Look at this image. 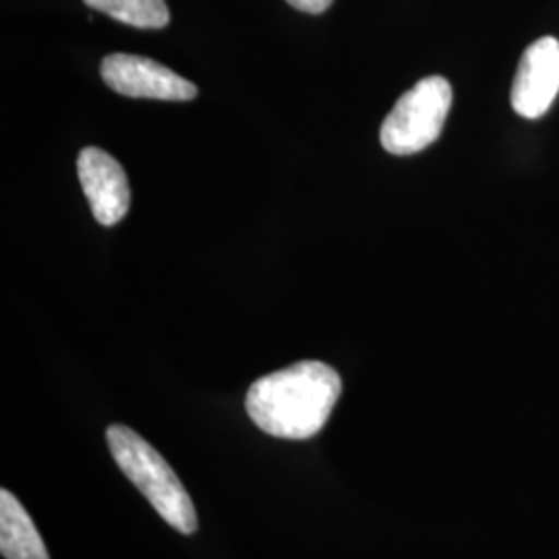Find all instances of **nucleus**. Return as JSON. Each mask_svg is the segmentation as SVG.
<instances>
[{
	"instance_id": "nucleus-1",
	"label": "nucleus",
	"mask_w": 559,
	"mask_h": 559,
	"mask_svg": "<svg viewBox=\"0 0 559 559\" xmlns=\"http://www.w3.org/2000/svg\"><path fill=\"white\" fill-rule=\"evenodd\" d=\"M342 394L336 369L321 360H300L255 381L245 408L261 431L280 440H309L330 419Z\"/></svg>"
},
{
	"instance_id": "nucleus-2",
	"label": "nucleus",
	"mask_w": 559,
	"mask_h": 559,
	"mask_svg": "<svg viewBox=\"0 0 559 559\" xmlns=\"http://www.w3.org/2000/svg\"><path fill=\"white\" fill-rule=\"evenodd\" d=\"M106 440L124 477L140 489L162 519L182 535H193L200 526L195 506L160 452L124 425H110Z\"/></svg>"
},
{
	"instance_id": "nucleus-3",
	"label": "nucleus",
	"mask_w": 559,
	"mask_h": 559,
	"mask_svg": "<svg viewBox=\"0 0 559 559\" xmlns=\"http://www.w3.org/2000/svg\"><path fill=\"white\" fill-rule=\"evenodd\" d=\"M452 106V85L440 75L420 80L402 94L381 124L380 140L394 156H413L429 147L443 131Z\"/></svg>"
},
{
	"instance_id": "nucleus-4",
	"label": "nucleus",
	"mask_w": 559,
	"mask_h": 559,
	"mask_svg": "<svg viewBox=\"0 0 559 559\" xmlns=\"http://www.w3.org/2000/svg\"><path fill=\"white\" fill-rule=\"evenodd\" d=\"M102 80L127 98L187 102L198 96V87L156 60L135 55H110L102 60Z\"/></svg>"
},
{
	"instance_id": "nucleus-5",
	"label": "nucleus",
	"mask_w": 559,
	"mask_h": 559,
	"mask_svg": "<svg viewBox=\"0 0 559 559\" xmlns=\"http://www.w3.org/2000/svg\"><path fill=\"white\" fill-rule=\"evenodd\" d=\"M559 94V40L547 36L533 41L512 83V108L524 119H540Z\"/></svg>"
},
{
	"instance_id": "nucleus-6",
	"label": "nucleus",
	"mask_w": 559,
	"mask_h": 559,
	"mask_svg": "<svg viewBox=\"0 0 559 559\" xmlns=\"http://www.w3.org/2000/svg\"><path fill=\"white\" fill-rule=\"evenodd\" d=\"M78 173L96 221L104 226L119 224L131 205L129 180L119 162L98 147H85L78 158Z\"/></svg>"
},
{
	"instance_id": "nucleus-7",
	"label": "nucleus",
	"mask_w": 559,
	"mask_h": 559,
	"mask_svg": "<svg viewBox=\"0 0 559 559\" xmlns=\"http://www.w3.org/2000/svg\"><path fill=\"white\" fill-rule=\"evenodd\" d=\"M0 554L4 559H50L27 510L9 491H0Z\"/></svg>"
},
{
	"instance_id": "nucleus-8",
	"label": "nucleus",
	"mask_w": 559,
	"mask_h": 559,
	"mask_svg": "<svg viewBox=\"0 0 559 559\" xmlns=\"http://www.w3.org/2000/svg\"><path fill=\"white\" fill-rule=\"evenodd\" d=\"M104 15L141 29H160L170 21L166 0H83Z\"/></svg>"
},
{
	"instance_id": "nucleus-9",
	"label": "nucleus",
	"mask_w": 559,
	"mask_h": 559,
	"mask_svg": "<svg viewBox=\"0 0 559 559\" xmlns=\"http://www.w3.org/2000/svg\"><path fill=\"white\" fill-rule=\"evenodd\" d=\"M290 7H295L297 11L302 13H311V15H320L323 11L330 9V4L334 0H286Z\"/></svg>"
}]
</instances>
